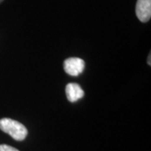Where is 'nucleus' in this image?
<instances>
[{"label":"nucleus","mask_w":151,"mask_h":151,"mask_svg":"<svg viewBox=\"0 0 151 151\" xmlns=\"http://www.w3.org/2000/svg\"><path fill=\"white\" fill-rule=\"evenodd\" d=\"M0 129L17 141L24 140L28 135V130L24 124L7 118L0 119Z\"/></svg>","instance_id":"obj_1"},{"label":"nucleus","mask_w":151,"mask_h":151,"mask_svg":"<svg viewBox=\"0 0 151 151\" xmlns=\"http://www.w3.org/2000/svg\"><path fill=\"white\" fill-rule=\"evenodd\" d=\"M0 151H19L12 146L7 145H0Z\"/></svg>","instance_id":"obj_5"},{"label":"nucleus","mask_w":151,"mask_h":151,"mask_svg":"<svg viewBox=\"0 0 151 151\" xmlns=\"http://www.w3.org/2000/svg\"><path fill=\"white\" fill-rule=\"evenodd\" d=\"M65 95L70 103H75L84 96V91L76 83H68L65 86Z\"/></svg>","instance_id":"obj_4"},{"label":"nucleus","mask_w":151,"mask_h":151,"mask_svg":"<svg viewBox=\"0 0 151 151\" xmlns=\"http://www.w3.org/2000/svg\"><path fill=\"white\" fill-rule=\"evenodd\" d=\"M136 15L143 23H146L151 17V0H138L136 4Z\"/></svg>","instance_id":"obj_3"},{"label":"nucleus","mask_w":151,"mask_h":151,"mask_svg":"<svg viewBox=\"0 0 151 151\" xmlns=\"http://www.w3.org/2000/svg\"><path fill=\"white\" fill-rule=\"evenodd\" d=\"M150 56H151V54H150L149 55V60H148V61H147V62H148V64H149V65H151V63H150Z\"/></svg>","instance_id":"obj_6"},{"label":"nucleus","mask_w":151,"mask_h":151,"mask_svg":"<svg viewBox=\"0 0 151 151\" xmlns=\"http://www.w3.org/2000/svg\"><path fill=\"white\" fill-rule=\"evenodd\" d=\"M85 68V62L81 58L71 57L64 61V70L70 76H76L81 74Z\"/></svg>","instance_id":"obj_2"},{"label":"nucleus","mask_w":151,"mask_h":151,"mask_svg":"<svg viewBox=\"0 0 151 151\" xmlns=\"http://www.w3.org/2000/svg\"><path fill=\"white\" fill-rule=\"evenodd\" d=\"M3 1H4V0H0V4H1V3H2Z\"/></svg>","instance_id":"obj_7"}]
</instances>
